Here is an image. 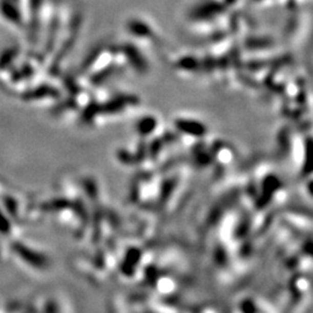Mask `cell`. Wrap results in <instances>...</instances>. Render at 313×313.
I'll use <instances>...</instances> for the list:
<instances>
[{
  "label": "cell",
  "instance_id": "obj_1",
  "mask_svg": "<svg viewBox=\"0 0 313 313\" xmlns=\"http://www.w3.org/2000/svg\"><path fill=\"white\" fill-rule=\"evenodd\" d=\"M224 11V6L216 0H204L195 6L191 13V19L195 21H206L214 19Z\"/></svg>",
  "mask_w": 313,
  "mask_h": 313
}]
</instances>
